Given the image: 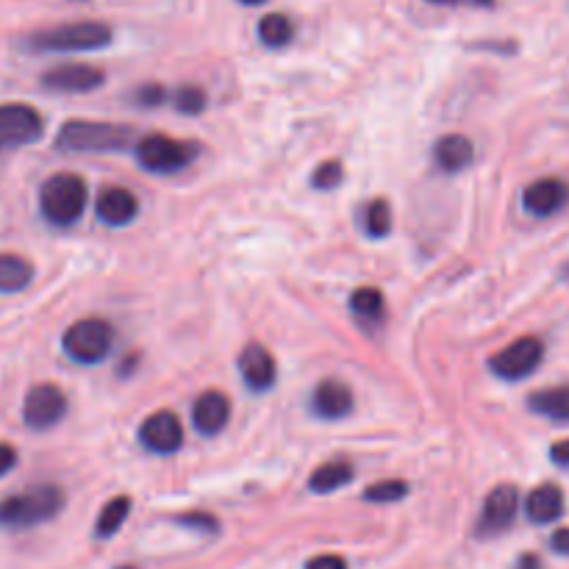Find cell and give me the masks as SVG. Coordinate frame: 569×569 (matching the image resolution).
<instances>
[{"label": "cell", "instance_id": "29", "mask_svg": "<svg viewBox=\"0 0 569 569\" xmlns=\"http://www.w3.org/2000/svg\"><path fill=\"white\" fill-rule=\"evenodd\" d=\"M342 178H345L342 164H339V161H325V164H320V167L314 170L311 184H314V189H334V186L342 184Z\"/></svg>", "mask_w": 569, "mask_h": 569}, {"label": "cell", "instance_id": "30", "mask_svg": "<svg viewBox=\"0 0 569 569\" xmlns=\"http://www.w3.org/2000/svg\"><path fill=\"white\" fill-rule=\"evenodd\" d=\"M137 103H142V106H159V103H164V87H159V84H145V87L137 92Z\"/></svg>", "mask_w": 569, "mask_h": 569}, {"label": "cell", "instance_id": "33", "mask_svg": "<svg viewBox=\"0 0 569 569\" xmlns=\"http://www.w3.org/2000/svg\"><path fill=\"white\" fill-rule=\"evenodd\" d=\"M550 458L556 461L558 467H569V439H561L550 447Z\"/></svg>", "mask_w": 569, "mask_h": 569}, {"label": "cell", "instance_id": "16", "mask_svg": "<svg viewBox=\"0 0 569 569\" xmlns=\"http://www.w3.org/2000/svg\"><path fill=\"white\" fill-rule=\"evenodd\" d=\"M311 411L320 420H342L353 411V392L339 378H325L311 395Z\"/></svg>", "mask_w": 569, "mask_h": 569}, {"label": "cell", "instance_id": "36", "mask_svg": "<svg viewBox=\"0 0 569 569\" xmlns=\"http://www.w3.org/2000/svg\"><path fill=\"white\" fill-rule=\"evenodd\" d=\"M239 3H245V6H261V3H267V0H239Z\"/></svg>", "mask_w": 569, "mask_h": 569}, {"label": "cell", "instance_id": "10", "mask_svg": "<svg viewBox=\"0 0 569 569\" xmlns=\"http://www.w3.org/2000/svg\"><path fill=\"white\" fill-rule=\"evenodd\" d=\"M139 442L156 456H173L184 445V425L173 411H156L139 428Z\"/></svg>", "mask_w": 569, "mask_h": 569}, {"label": "cell", "instance_id": "27", "mask_svg": "<svg viewBox=\"0 0 569 569\" xmlns=\"http://www.w3.org/2000/svg\"><path fill=\"white\" fill-rule=\"evenodd\" d=\"M406 495H409V483L406 481H378L367 486L364 500H372V503H397V500H403Z\"/></svg>", "mask_w": 569, "mask_h": 569}, {"label": "cell", "instance_id": "28", "mask_svg": "<svg viewBox=\"0 0 569 569\" xmlns=\"http://www.w3.org/2000/svg\"><path fill=\"white\" fill-rule=\"evenodd\" d=\"M175 106L181 114H200L206 109V92L200 87H192L186 84L175 92Z\"/></svg>", "mask_w": 569, "mask_h": 569}, {"label": "cell", "instance_id": "7", "mask_svg": "<svg viewBox=\"0 0 569 569\" xmlns=\"http://www.w3.org/2000/svg\"><path fill=\"white\" fill-rule=\"evenodd\" d=\"M545 359V345L536 336H520L517 342L506 345L489 359V370L503 381H522L528 378Z\"/></svg>", "mask_w": 569, "mask_h": 569}, {"label": "cell", "instance_id": "1", "mask_svg": "<svg viewBox=\"0 0 569 569\" xmlns=\"http://www.w3.org/2000/svg\"><path fill=\"white\" fill-rule=\"evenodd\" d=\"M64 508V492L53 483H42L20 495H9L0 500V528L23 531L42 522L53 520Z\"/></svg>", "mask_w": 569, "mask_h": 569}, {"label": "cell", "instance_id": "9", "mask_svg": "<svg viewBox=\"0 0 569 569\" xmlns=\"http://www.w3.org/2000/svg\"><path fill=\"white\" fill-rule=\"evenodd\" d=\"M67 414V397L56 384L34 386L23 403V420L31 431H48Z\"/></svg>", "mask_w": 569, "mask_h": 569}, {"label": "cell", "instance_id": "24", "mask_svg": "<svg viewBox=\"0 0 569 569\" xmlns=\"http://www.w3.org/2000/svg\"><path fill=\"white\" fill-rule=\"evenodd\" d=\"M350 311L364 322H381L386 314V300L381 289L375 286H361L350 295Z\"/></svg>", "mask_w": 569, "mask_h": 569}, {"label": "cell", "instance_id": "37", "mask_svg": "<svg viewBox=\"0 0 569 569\" xmlns=\"http://www.w3.org/2000/svg\"><path fill=\"white\" fill-rule=\"evenodd\" d=\"M428 3H456V0H428Z\"/></svg>", "mask_w": 569, "mask_h": 569}, {"label": "cell", "instance_id": "31", "mask_svg": "<svg viewBox=\"0 0 569 569\" xmlns=\"http://www.w3.org/2000/svg\"><path fill=\"white\" fill-rule=\"evenodd\" d=\"M306 569H347V561L334 553H325V556H314L306 564Z\"/></svg>", "mask_w": 569, "mask_h": 569}, {"label": "cell", "instance_id": "23", "mask_svg": "<svg viewBox=\"0 0 569 569\" xmlns=\"http://www.w3.org/2000/svg\"><path fill=\"white\" fill-rule=\"evenodd\" d=\"M295 37V25L292 20L286 17V14H264L259 20V39L261 45H267V48H286L289 42Z\"/></svg>", "mask_w": 569, "mask_h": 569}, {"label": "cell", "instance_id": "21", "mask_svg": "<svg viewBox=\"0 0 569 569\" xmlns=\"http://www.w3.org/2000/svg\"><path fill=\"white\" fill-rule=\"evenodd\" d=\"M353 464H347V461H325L320 464L317 470L311 472L309 478V489L311 492H317V495H331L336 489H342L347 483L353 481Z\"/></svg>", "mask_w": 569, "mask_h": 569}, {"label": "cell", "instance_id": "2", "mask_svg": "<svg viewBox=\"0 0 569 569\" xmlns=\"http://www.w3.org/2000/svg\"><path fill=\"white\" fill-rule=\"evenodd\" d=\"M87 209V181L75 173H56L39 189V211L50 225H73Z\"/></svg>", "mask_w": 569, "mask_h": 569}, {"label": "cell", "instance_id": "26", "mask_svg": "<svg viewBox=\"0 0 569 569\" xmlns=\"http://www.w3.org/2000/svg\"><path fill=\"white\" fill-rule=\"evenodd\" d=\"M364 231L372 236V239H384L392 231V206L389 200L375 198L364 209Z\"/></svg>", "mask_w": 569, "mask_h": 569}, {"label": "cell", "instance_id": "32", "mask_svg": "<svg viewBox=\"0 0 569 569\" xmlns=\"http://www.w3.org/2000/svg\"><path fill=\"white\" fill-rule=\"evenodd\" d=\"M17 464V450L9 442H0V478L9 475Z\"/></svg>", "mask_w": 569, "mask_h": 569}, {"label": "cell", "instance_id": "5", "mask_svg": "<svg viewBox=\"0 0 569 569\" xmlns=\"http://www.w3.org/2000/svg\"><path fill=\"white\" fill-rule=\"evenodd\" d=\"M114 342L112 325L100 317H87V320L73 322L62 336L64 353L75 364H100L109 356Z\"/></svg>", "mask_w": 569, "mask_h": 569}, {"label": "cell", "instance_id": "18", "mask_svg": "<svg viewBox=\"0 0 569 569\" xmlns=\"http://www.w3.org/2000/svg\"><path fill=\"white\" fill-rule=\"evenodd\" d=\"M525 514L536 525H550L564 514V492L556 483H542L536 486L528 500H525Z\"/></svg>", "mask_w": 569, "mask_h": 569}, {"label": "cell", "instance_id": "20", "mask_svg": "<svg viewBox=\"0 0 569 569\" xmlns=\"http://www.w3.org/2000/svg\"><path fill=\"white\" fill-rule=\"evenodd\" d=\"M34 281V264L17 253H0V295L23 292Z\"/></svg>", "mask_w": 569, "mask_h": 569}, {"label": "cell", "instance_id": "17", "mask_svg": "<svg viewBox=\"0 0 569 569\" xmlns=\"http://www.w3.org/2000/svg\"><path fill=\"white\" fill-rule=\"evenodd\" d=\"M95 211H98V220L103 225H112V228H123L128 225L139 211V200L134 192H128L123 186H109L100 192L98 203H95Z\"/></svg>", "mask_w": 569, "mask_h": 569}, {"label": "cell", "instance_id": "13", "mask_svg": "<svg viewBox=\"0 0 569 569\" xmlns=\"http://www.w3.org/2000/svg\"><path fill=\"white\" fill-rule=\"evenodd\" d=\"M569 203V186L561 178H539L522 192V206L528 214L545 220L553 217Z\"/></svg>", "mask_w": 569, "mask_h": 569}, {"label": "cell", "instance_id": "19", "mask_svg": "<svg viewBox=\"0 0 569 569\" xmlns=\"http://www.w3.org/2000/svg\"><path fill=\"white\" fill-rule=\"evenodd\" d=\"M472 153H475V148L464 134H447L433 145V159L447 175L461 173L464 167H470Z\"/></svg>", "mask_w": 569, "mask_h": 569}, {"label": "cell", "instance_id": "35", "mask_svg": "<svg viewBox=\"0 0 569 569\" xmlns=\"http://www.w3.org/2000/svg\"><path fill=\"white\" fill-rule=\"evenodd\" d=\"M520 569H542V564H539V558L536 556H522Z\"/></svg>", "mask_w": 569, "mask_h": 569}, {"label": "cell", "instance_id": "4", "mask_svg": "<svg viewBox=\"0 0 569 569\" xmlns=\"http://www.w3.org/2000/svg\"><path fill=\"white\" fill-rule=\"evenodd\" d=\"M112 42V28L98 20L67 23L39 31L28 39L31 50L39 53H78V50H100Z\"/></svg>", "mask_w": 569, "mask_h": 569}, {"label": "cell", "instance_id": "14", "mask_svg": "<svg viewBox=\"0 0 569 569\" xmlns=\"http://www.w3.org/2000/svg\"><path fill=\"white\" fill-rule=\"evenodd\" d=\"M239 372L242 381L248 384L250 392H267L278 378V364L275 356L264 345H248L239 353Z\"/></svg>", "mask_w": 569, "mask_h": 569}, {"label": "cell", "instance_id": "12", "mask_svg": "<svg viewBox=\"0 0 569 569\" xmlns=\"http://www.w3.org/2000/svg\"><path fill=\"white\" fill-rule=\"evenodd\" d=\"M106 75L92 64H62L53 67L42 75V87L50 92H64V95H84V92H95L103 87Z\"/></svg>", "mask_w": 569, "mask_h": 569}, {"label": "cell", "instance_id": "11", "mask_svg": "<svg viewBox=\"0 0 569 569\" xmlns=\"http://www.w3.org/2000/svg\"><path fill=\"white\" fill-rule=\"evenodd\" d=\"M517 508H520V495L511 483H500L495 486L489 497L483 500L481 520H478V533L481 536H497L503 533L517 517Z\"/></svg>", "mask_w": 569, "mask_h": 569}, {"label": "cell", "instance_id": "25", "mask_svg": "<svg viewBox=\"0 0 569 569\" xmlns=\"http://www.w3.org/2000/svg\"><path fill=\"white\" fill-rule=\"evenodd\" d=\"M128 514H131V497H114V500H109V503L103 506V511H100L95 533H98L100 539H109V536H114V533L123 528Z\"/></svg>", "mask_w": 569, "mask_h": 569}, {"label": "cell", "instance_id": "8", "mask_svg": "<svg viewBox=\"0 0 569 569\" xmlns=\"http://www.w3.org/2000/svg\"><path fill=\"white\" fill-rule=\"evenodd\" d=\"M45 131L42 114L28 103H0V150L23 148Z\"/></svg>", "mask_w": 569, "mask_h": 569}, {"label": "cell", "instance_id": "15", "mask_svg": "<svg viewBox=\"0 0 569 569\" xmlns=\"http://www.w3.org/2000/svg\"><path fill=\"white\" fill-rule=\"evenodd\" d=\"M231 420V400L217 389H209L192 406V425L203 436H217Z\"/></svg>", "mask_w": 569, "mask_h": 569}, {"label": "cell", "instance_id": "6", "mask_svg": "<svg viewBox=\"0 0 569 569\" xmlns=\"http://www.w3.org/2000/svg\"><path fill=\"white\" fill-rule=\"evenodd\" d=\"M195 156H198L195 145L164 137V134H150L137 145L139 164L150 173H178L189 167Z\"/></svg>", "mask_w": 569, "mask_h": 569}, {"label": "cell", "instance_id": "34", "mask_svg": "<svg viewBox=\"0 0 569 569\" xmlns=\"http://www.w3.org/2000/svg\"><path fill=\"white\" fill-rule=\"evenodd\" d=\"M550 547L556 550L558 556H569V528H561V531L553 533V539H550Z\"/></svg>", "mask_w": 569, "mask_h": 569}, {"label": "cell", "instance_id": "3", "mask_svg": "<svg viewBox=\"0 0 569 569\" xmlns=\"http://www.w3.org/2000/svg\"><path fill=\"white\" fill-rule=\"evenodd\" d=\"M134 128L114 123H92V120H70L62 125L56 148L67 153H114L131 145Z\"/></svg>", "mask_w": 569, "mask_h": 569}, {"label": "cell", "instance_id": "22", "mask_svg": "<svg viewBox=\"0 0 569 569\" xmlns=\"http://www.w3.org/2000/svg\"><path fill=\"white\" fill-rule=\"evenodd\" d=\"M528 406L539 417H547L553 422H569V386H553V389L533 392Z\"/></svg>", "mask_w": 569, "mask_h": 569}]
</instances>
